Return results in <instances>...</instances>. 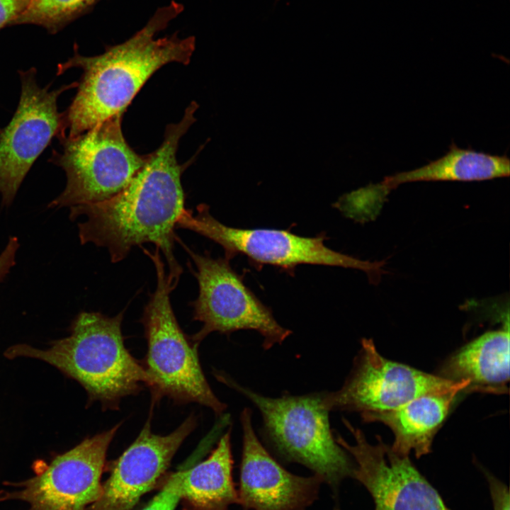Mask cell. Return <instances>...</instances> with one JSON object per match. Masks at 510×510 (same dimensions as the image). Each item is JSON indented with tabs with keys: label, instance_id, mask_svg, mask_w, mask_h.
<instances>
[{
	"label": "cell",
	"instance_id": "3957f363",
	"mask_svg": "<svg viewBox=\"0 0 510 510\" xmlns=\"http://www.w3.org/2000/svg\"><path fill=\"white\" fill-rule=\"evenodd\" d=\"M123 314L122 311L108 317L82 312L72 322L70 335L52 342L49 348L17 344L4 355L45 361L77 381L89 402L117 409L122 399L138 394L148 383L142 363L125 347L121 328Z\"/></svg>",
	"mask_w": 510,
	"mask_h": 510
},
{
	"label": "cell",
	"instance_id": "d6986e66",
	"mask_svg": "<svg viewBox=\"0 0 510 510\" xmlns=\"http://www.w3.org/2000/svg\"><path fill=\"white\" fill-rule=\"evenodd\" d=\"M101 0H28L15 23L55 28L86 13Z\"/></svg>",
	"mask_w": 510,
	"mask_h": 510
},
{
	"label": "cell",
	"instance_id": "603a6c76",
	"mask_svg": "<svg viewBox=\"0 0 510 510\" xmlns=\"http://www.w3.org/2000/svg\"><path fill=\"white\" fill-rule=\"evenodd\" d=\"M18 248V239L16 237H11L5 249L0 254V281L15 264V256Z\"/></svg>",
	"mask_w": 510,
	"mask_h": 510
},
{
	"label": "cell",
	"instance_id": "2e32d148",
	"mask_svg": "<svg viewBox=\"0 0 510 510\" xmlns=\"http://www.w3.org/2000/svg\"><path fill=\"white\" fill-rule=\"evenodd\" d=\"M462 389L424 395L392 410L362 416L365 422H381L392 431V450L417 458L431 452L433 439Z\"/></svg>",
	"mask_w": 510,
	"mask_h": 510
},
{
	"label": "cell",
	"instance_id": "30bf717a",
	"mask_svg": "<svg viewBox=\"0 0 510 510\" xmlns=\"http://www.w3.org/2000/svg\"><path fill=\"white\" fill-rule=\"evenodd\" d=\"M120 424L84 439L49 463L35 465V475L13 491H0V502L24 501L29 510H88L100 497L108 447Z\"/></svg>",
	"mask_w": 510,
	"mask_h": 510
},
{
	"label": "cell",
	"instance_id": "7a4b0ae2",
	"mask_svg": "<svg viewBox=\"0 0 510 510\" xmlns=\"http://www.w3.org/2000/svg\"><path fill=\"white\" fill-rule=\"evenodd\" d=\"M184 9L171 1L159 7L140 30L122 43L107 46L95 56L74 55L57 65V75L80 68L77 91L62 112L64 137H73L115 114H123L141 88L155 72L166 64L187 65L196 49V38H181L177 33L162 38L157 33Z\"/></svg>",
	"mask_w": 510,
	"mask_h": 510
},
{
	"label": "cell",
	"instance_id": "e0dca14e",
	"mask_svg": "<svg viewBox=\"0 0 510 510\" xmlns=\"http://www.w3.org/2000/svg\"><path fill=\"white\" fill-rule=\"evenodd\" d=\"M230 430L203 461L182 470L181 497L184 510H228L239 504L232 478Z\"/></svg>",
	"mask_w": 510,
	"mask_h": 510
},
{
	"label": "cell",
	"instance_id": "ba28073f",
	"mask_svg": "<svg viewBox=\"0 0 510 510\" xmlns=\"http://www.w3.org/2000/svg\"><path fill=\"white\" fill-rule=\"evenodd\" d=\"M193 259L198 283V298L191 302L193 319L203 324L191 337L199 345L208 334L217 332L230 334L238 330H254L264 337L265 350L281 344L292 331L282 327L270 307L264 305L245 284L244 276L225 257L212 258L209 253L198 254L182 243Z\"/></svg>",
	"mask_w": 510,
	"mask_h": 510
},
{
	"label": "cell",
	"instance_id": "9c48e42d",
	"mask_svg": "<svg viewBox=\"0 0 510 510\" xmlns=\"http://www.w3.org/2000/svg\"><path fill=\"white\" fill-rule=\"evenodd\" d=\"M468 385L387 359L371 339H363L344 385L337 391L324 392L322 402L329 412H355L362 416L396 409L424 395L465 390Z\"/></svg>",
	"mask_w": 510,
	"mask_h": 510
},
{
	"label": "cell",
	"instance_id": "ac0fdd59",
	"mask_svg": "<svg viewBox=\"0 0 510 510\" xmlns=\"http://www.w3.org/2000/svg\"><path fill=\"white\" fill-rule=\"evenodd\" d=\"M509 164L506 155H492L472 149H461L453 143L442 157L414 170L387 176L373 187L380 196L385 198L392 188L407 182L471 181L509 176Z\"/></svg>",
	"mask_w": 510,
	"mask_h": 510
},
{
	"label": "cell",
	"instance_id": "ffe728a7",
	"mask_svg": "<svg viewBox=\"0 0 510 510\" xmlns=\"http://www.w3.org/2000/svg\"><path fill=\"white\" fill-rule=\"evenodd\" d=\"M182 470L171 473L160 492L141 510H175L181 497Z\"/></svg>",
	"mask_w": 510,
	"mask_h": 510
},
{
	"label": "cell",
	"instance_id": "8992f818",
	"mask_svg": "<svg viewBox=\"0 0 510 510\" xmlns=\"http://www.w3.org/2000/svg\"><path fill=\"white\" fill-rule=\"evenodd\" d=\"M120 113L73 137L59 140L49 162L67 176L64 190L50 207H74L104 201L122 191L144 165L147 154L135 152L125 139Z\"/></svg>",
	"mask_w": 510,
	"mask_h": 510
},
{
	"label": "cell",
	"instance_id": "7402d4cb",
	"mask_svg": "<svg viewBox=\"0 0 510 510\" xmlns=\"http://www.w3.org/2000/svg\"><path fill=\"white\" fill-rule=\"evenodd\" d=\"M27 3L28 0H0V28L9 22H15Z\"/></svg>",
	"mask_w": 510,
	"mask_h": 510
},
{
	"label": "cell",
	"instance_id": "277c9868",
	"mask_svg": "<svg viewBox=\"0 0 510 510\" xmlns=\"http://www.w3.org/2000/svg\"><path fill=\"white\" fill-rule=\"evenodd\" d=\"M144 251L154 263L157 274L156 289L141 319L147 344L141 363L153 402L163 397L179 404L195 402L220 415L227 405L210 387L200 363L198 346L183 332L174 314L170 294L176 285L166 273L159 250Z\"/></svg>",
	"mask_w": 510,
	"mask_h": 510
},
{
	"label": "cell",
	"instance_id": "44dd1931",
	"mask_svg": "<svg viewBox=\"0 0 510 510\" xmlns=\"http://www.w3.org/2000/svg\"><path fill=\"white\" fill-rule=\"evenodd\" d=\"M480 469L489 484L494 510H510L509 487L486 469Z\"/></svg>",
	"mask_w": 510,
	"mask_h": 510
},
{
	"label": "cell",
	"instance_id": "52a82bcc",
	"mask_svg": "<svg viewBox=\"0 0 510 510\" xmlns=\"http://www.w3.org/2000/svg\"><path fill=\"white\" fill-rule=\"evenodd\" d=\"M196 211L193 215L191 210L185 209L176 227L191 230L218 244L224 249V257L230 261L244 255L259 270L264 265H270L293 276L300 264L358 269L364 271L373 282L384 272V261H363L327 247L324 232L307 237L294 234L289 229L236 228L218 221L205 204L198 205Z\"/></svg>",
	"mask_w": 510,
	"mask_h": 510
},
{
	"label": "cell",
	"instance_id": "9a60e30c",
	"mask_svg": "<svg viewBox=\"0 0 510 510\" xmlns=\"http://www.w3.org/2000/svg\"><path fill=\"white\" fill-rule=\"evenodd\" d=\"M509 317L500 329L487 332L455 351L444 363L440 376L469 385L465 391L492 394L508 392Z\"/></svg>",
	"mask_w": 510,
	"mask_h": 510
},
{
	"label": "cell",
	"instance_id": "7c38bea8",
	"mask_svg": "<svg viewBox=\"0 0 510 510\" xmlns=\"http://www.w3.org/2000/svg\"><path fill=\"white\" fill-rule=\"evenodd\" d=\"M355 443L336 434V443L356 464L353 477L369 492L375 510H450L438 491L419 472L409 455H401L378 436L368 442L363 432L342 418Z\"/></svg>",
	"mask_w": 510,
	"mask_h": 510
},
{
	"label": "cell",
	"instance_id": "8fae6325",
	"mask_svg": "<svg viewBox=\"0 0 510 510\" xmlns=\"http://www.w3.org/2000/svg\"><path fill=\"white\" fill-rule=\"evenodd\" d=\"M21 91L17 108L7 125L0 129V193L4 205L13 200L30 169L54 137L64 136L63 115L57 99L77 87V81L50 90L40 87L37 71H18Z\"/></svg>",
	"mask_w": 510,
	"mask_h": 510
},
{
	"label": "cell",
	"instance_id": "6da1fadb",
	"mask_svg": "<svg viewBox=\"0 0 510 510\" xmlns=\"http://www.w3.org/2000/svg\"><path fill=\"white\" fill-rule=\"evenodd\" d=\"M198 105L192 101L182 118L166 125L161 145L147 159L129 183L102 202L71 207L72 220L85 216L78 224L82 244L91 242L108 249L110 260L124 259L135 246L152 243L164 254L168 277L177 285L182 268L174 254L177 221L185 210L181 174L176 159L181 137L196 122Z\"/></svg>",
	"mask_w": 510,
	"mask_h": 510
},
{
	"label": "cell",
	"instance_id": "5bb4252c",
	"mask_svg": "<svg viewBox=\"0 0 510 510\" xmlns=\"http://www.w3.org/2000/svg\"><path fill=\"white\" fill-rule=\"evenodd\" d=\"M240 421L243 446L237 492L242 510H305L317 499L322 477L295 475L281 466L256 436L250 409H243Z\"/></svg>",
	"mask_w": 510,
	"mask_h": 510
},
{
	"label": "cell",
	"instance_id": "4fadbf2b",
	"mask_svg": "<svg viewBox=\"0 0 510 510\" xmlns=\"http://www.w3.org/2000/svg\"><path fill=\"white\" fill-rule=\"evenodd\" d=\"M197 425L189 416L176 430L159 435L146 421L133 443L112 465L99 499L88 510H131L164 475L176 453Z\"/></svg>",
	"mask_w": 510,
	"mask_h": 510
},
{
	"label": "cell",
	"instance_id": "5b68a950",
	"mask_svg": "<svg viewBox=\"0 0 510 510\" xmlns=\"http://www.w3.org/2000/svg\"><path fill=\"white\" fill-rule=\"evenodd\" d=\"M222 380L259 410L263 434L276 455L285 462L310 468L337 496L342 480L353 477L356 464L335 440L330 429L329 411L322 402L324 392L271 398L231 378Z\"/></svg>",
	"mask_w": 510,
	"mask_h": 510
},
{
	"label": "cell",
	"instance_id": "cb8c5ba5",
	"mask_svg": "<svg viewBox=\"0 0 510 510\" xmlns=\"http://www.w3.org/2000/svg\"><path fill=\"white\" fill-rule=\"evenodd\" d=\"M1 129V128H0Z\"/></svg>",
	"mask_w": 510,
	"mask_h": 510
}]
</instances>
